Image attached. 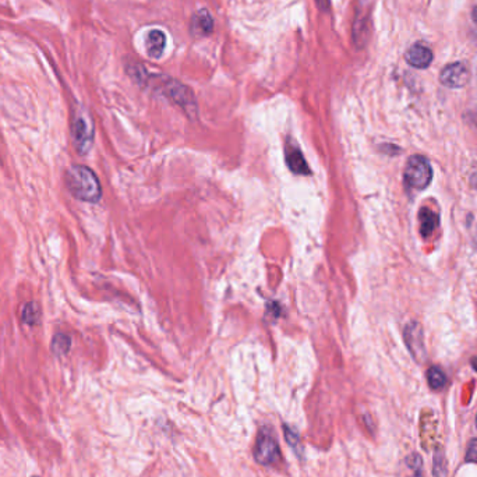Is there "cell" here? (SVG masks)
I'll return each instance as SVG.
<instances>
[{
    "label": "cell",
    "instance_id": "6da1fadb",
    "mask_svg": "<svg viewBox=\"0 0 477 477\" xmlns=\"http://www.w3.org/2000/svg\"><path fill=\"white\" fill-rule=\"evenodd\" d=\"M64 183L69 192L83 202L96 204L102 198L100 182L86 165H71L64 173Z\"/></svg>",
    "mask_w": 477,
    "mask_h": 477
},
{
    "label": "cell",
    "instance_id": "7c38bea8",
    "mask_svg": "<svg viewBox=\"0 0 477 477\" xmlns=\"http://www.w3.org/2000/svg\"><path fill=\"white\" fill-rule=\"evenodd\" d=\"M145 48L149 57L159 59L166 48V35L161 30H151L145 38Z\"/></svg>",
    "mask_w": 477,
    "mask_h": 477
},
{
    "label": "cell",
    "instance_id": "d4e9b609",
    "mask_svg": "<svg viewBox=\"0 0 477 477\" xmlns=\"http://www.w3.org/2000/svg\"><path fill=\"white\" fill-rule=\"evenodd\" d=\"M476 244H477V238H476Z\"/></svg>",
    "mask_w": 477,
    "mask_h": 477
},
{
    "label": "cell",
    "instance_id": "cb8c5ba5",
    "mask_svg": "<svg viewBox=\"0 0 477 477\" xmlns=\"http://www.w3.org/2000/svg\"><path fill=\"white\" fill-rule=\"evenodd\" d=\"M476 426H477V416H476Z\"/></svg>",
    "mask_w": 477,
    "mask_h": 477
},
{
    "label": "cell",
    "instance_id": "8992f818",
    "mask_svg": "<svg viewBox=\"0 0 477 477\" xmlns=\"http://www.w3.org/2000/svg\"><path fill=\"white\" fill-rule=\"evenodd\" d=\"M403 338H405V343L410 355L418 362H423L426 359V346H425V334H423L422 326L416 321L409 323L405 327Z\"/></svg>",
    "mask_w": 477,
    "mask_h": 477
},
{
    "label": "cell",
    "instance_id": "277c9868",
    "mask_svg": "<svg viewBox=\"0 0 477 477\" xmlns=\"http://www.w3.org/2000/svg\"><path fill=\"white\" fill-rule=\"evenodd\" d=\"M405 183L412 190H423L432 180V168L429 161L422 155L409 158L405 166Z\"/></svg>",
    "mask_w": 477,
    "mask_h": 477
},
{
    "label": "cell",
    "instance_id": "44dd1931",
    "mask_svg": "<svg viewBox=\"0 0 477 477\" xmlns=\"http://www.w3.org/2000/svg\"><path fill=\"white\" fill-rule=\"evenodd\" d=\"M472 17H473V21L476 23L477 25V6L473 8V13H472Z\"/></svg>",
    "mask_w": 477,
    "mask_h": 477
},
{
    "label": "cell",
    "instance_id": "ba28073f",
    "mask_svg": "<svg viewBox=\"0 0 477 477\" xmlns=\"http://www.w3.org/2000/svg\"><path fill=\"white\" fill-rule=\"evenodd\" d=\"M353 42L357 48H364L370 38V11L366 7H357L353 21Z\"/></svg>",
    "mask_w": 477,
    "mask_h": 477
},
{
    "label": "cell",
    "instance_id": "603a6c76",
    "mask_svg": "<svg viewBox=\"0 0 477 477\" xmlns=\"http://www.w3.org/2000/svg\"><path fill=\"white\" fill-rule=\"evenodd\" d=\"M476 123H477V112H476Z\"/></svg>",
    "mask_w": 477,
    "mask_h": 477
},
{
    "label": "cell",
    "instance_id": "9a60e30c",
    "mask_svg": "<svg viewBox=\"0 0 477 477\" xmlns=\"http://www.w3.org/2000/svg\"><path fill=\"white\" fill-rule=\"evenodd\" d=\"M71 347V336L66 333H56L50 342V350L56 357L66 356Z\"/></svg>",
    "mask_w": 477,
    "mask_h": 477
},
{
    "label": "cell",
    "instance_id": "5bb4252c",
    "mask_svg": "<svg viewBox=\"0 0 477 477\" xmlns=\"http://www.w3.org/2000/svg\"><path fill=\"white\" fill-rule=\"evenodd\" d=\"M438 226V217L427 207L420 209V234L425 238H429Z\"/></svg>",
    "mask_w": 477,
    "mask_h": 477
},
{
    "label": "cell",
    "instance_id": "ac0fdd59",
    "mask_svg": "<svg viewBox=\"0 0 477 477\" xmlns=\"http://www.w3.org/2000/svg\"><path fill=\"white\" fill-rule=\"evenodd\" d=\"M408 464H409V468L416 473V476H420L422 475V471H423V462L420 459V456L418 454H415L413 456L410 455V458L408 459Z\"/></svg>",
    "mask_w": 477,
    "mask_h": 477
},
{
    "label": "cell",
    "instance_id": "d6986e66",
    "mask_svg": "<svg viewBox=\"0 0 477 477\" xmlns=\"http://www.w3.org/2000/svg\"><path fill=\"white\" fill-rule=\"evenodd\" d=\"M466 462H469V464H477V438L471 439V442L468 444Z\"/></svg>",
    "mask_w": 477,
    "mask_h": 477
},
{
    "label": "cell",
    "instance_id": "5b68a950",
    "mask_svg": "<svg viewBox=\"0 0 477 477\" xmlns=\"http://www.w3.org/2000/svg\"><path fill=\"white\" fill-rule=\"evenodd\" d=\"M281 448L272 430L263 427L258 432L254 447L255 461L263 466H272L281 461Z\"/></svg>",
    "mask_w": 477,
    "mask_h": 477
},
{
    "label": "cell",
    "instance_id": "30bf717a",
    "mask_svg": "<svg viewBox=\"0 0 477 477\" xmlns=\"http://www.w3.org/2000/svg\"><path fill=\"white\" fill-rule=\"evenodd\" d=\"M287 168L296 175H310V168L300 151V148L294 144L287 143L285 149Z\"/></svg>",
    "mask_w": 477,
    "mask_h": 477
},
{
    "label": "cell",
    "instance_id": "7402d4cb",
    "mask_svg": "<svg viewBox=\"0 0 477 477\" xmlns=\"http://www.w3.org/2000/svg\"><path fill=\"white\" fill-rule=\"evenodd\" d=\"M473 367H475V370H476L477 372V359H475V360H473Z\"/></svg>",
    "mask_w": 477,
    "mask_h": 477
},
{
    "label": "cell",
    "instance_id": "9c48e42d",
    "mask_svg": "<svg viewBox=\"0 0 477 477\" xmlns=\"http://www.w3.org/2000/svg\"><path fill=\"white\" fill-rule=\"evenodd\" d=\"M406 62L416 69H427L430 64L432 63L434 54L431 52V49L423 44H415L413 47H410L409 50L405 54Z\"/></svg>",
    "mask_w": 477,
    "mask_h": 477
},
{
    "label": "cell",
    "instance_id": "484cf974",
    "mask_svg": "<svg viewBox=\"0 0 477 477\" xmlns=\"http://www.w3.org/2000/svg\"><path fill=\"white\" fill-rule=\"evenodd\" d=\"M35 477H37V476H35Z\"/></svg>",
    "mask_w": 477,
    "mask_h": 477
},
{
    "label": "cell",
    "instance_id": "4fadbf2b",
    "mask_svg": "<svg viewBox=\"0 0 477 477\" xmlns=\"http://www.w3.org/2000/svg\"><path fill=\"white\" fill-rule=\"evenodd\" d=\"M42 310L37 301H28L21 309V321L28 327H35L41 324Z\"/></svg>",
    "mask_w": 477,
    "mask_h": 477
},
{
    "label": "cell",
    "instance_id": "3957f363",
    "mask_svg": "<svg viewBox=\"0 0 477 477\" xmlns=\"http://www.w3.org/2000/svg\"><path fill=\"white\" fill-rule=\"evenodd\" d=\"M71 137L76 151L80 155H87L94 144L96 127L90 112L79 105L71 117Z\"/></svg>",
    "mask_w": 477,
    "mask_h": 477
},
{
    "label": "cell",
    "instance_id": "2e32d148",
    "mask_svg": "<svg viewBox=\"0 0 477 477\" xmlns=\"http://www.w3.org/2000/svg\"><path fill=\"white\" fill-rule=\"evenodd\" d=\"M427 381L432 389H441L447 382V377L439 367L432 366L427 372Z\"/></svg>",
    "mask_w": 477,
    "mask_h": 477
},
{
    "label": "cell",
    "instance_id": "8fae6325",
    "mask_svg": "<svg viewBox=\"0 0 477 477\" xmlns=\"http://www.w3.org/2000/svg\"><path fill=\"white\" fill-rule=\"evenodd\" d=\"M214 31V18L207 10H198L191 18V33L195 37H205Z\"/></svg>",
    "mask_w": 477,
    "mask_h": 477
},
{
    "label": "cell",
    "instance_id": "52a82bcc",
    "mask_svg": "<svg viewBox=\"0 0 477 477\" xmlns=\"http://www.w3.org/2000/svg\"><path fill=\"white\" fill-rule=\"evenodd\" d=\"M469 69L464 63L458 62L451 63L441 70L439 81L448 88H464L469 83Z\"/></svg>",
    "mask_w": 477,
    "mask_h": 477
},
{
    "label": "cell",
    "instance_id": "7a4b0ae2",
    "mask_svg": "<svg viewBox=\"0 0 477 477\" xmlns=\"http://www.w3.org/2000/svg\"><path fill=\"white\" fill-rule=\"evenodd\" d=\"M154 88L178 105L191 119L197 116V100L188 86L166 76H155Z\"/></svg>",
    "mask_w": 477,
    "mask_h": 477
},
{
    "label": "cell",
    "instance_id": "e0dca14e",
    "mask_svg": "<svg viewBox=\"0 0 477 477\" xmlns=\"http://www.w3.org/2000/svg\"><path fill=\"white\" fill-rule=\"evenodd\" d=\"M282 429H284V432H285V438H287V444H289L294 451H297L299 455H301V451H300V435H299L297 430L294 429V427H290L287 423H284Z\"/></svg>",
    "mask_w": 477,
    "mask_h": 477
},
{
    "label": "cell",
    "instance_id": "ffe728a7",
    "mask_svg": "<svg viewBox=\"0 0 477 477\" xmlns=\"http://www.w3.org/2000/svg\"><path fill=\"white\" fill-rule=\"evenodd\" d=\"M316 3H317L318 8L321 11H328V8H330V0H316Z\"/></svg>",
    "mask_w": 477,
    "mask_h": 477
}]
</instances>
